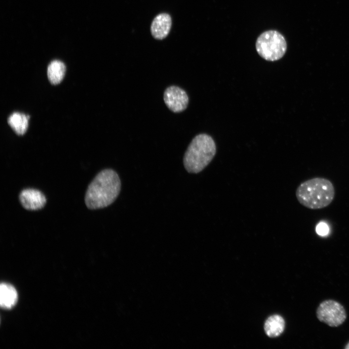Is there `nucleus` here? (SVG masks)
Segmentation results:
<instances>
[{
  "mask_svg": "<svg viewBox=\"0 0 349 349\" xmlns=\"http://www.w3.org/2000/svg\"><path fill=\"white\" fill-rule=\"evenodd\" d=\"M120 189L121 181L117 174L112 169L103 170L89 185L85 203L90 209L107 207L116 200Z\"/></svg>",
  "mask_w": 349,
  "mask_h": 349,
  "instance_id": "f257e3e1",
  "label": "nucleus"
},
{
  "mask_svg": "<svg viewBox=\"0 0 349 349\" xmlns=\"http://www.w3.org/2000/svg\"><path fill=\"white\" fill-rule=\"evenodd\" d=\"M257 52L264 59L275 61L281 59L285 54L287 44L284 36L275 30L262 32L257 37L255 43Z\"/></svg>",
  "mask_w": 349,
  "mask_h": 349,
  "instance_id": "20e7f679",
  "label": "nucleus"
},
{
  "mask_svg": "<svg viewBox=\"0 0 349 349\" xmlns=\"http://www.w3.org/2000/svg\"><path fill=\"white\" fill-rule=\"evenodd\" d=\"M345 349H349V342L347 344L346 346L345 347Z\"/></svg>",
  "mask_w": 349,
  "mask_h": 349,
  "instance_id": "4468645a",
  "label": "nucleus"
},
{
  "mask_svg": "<svg viewBox=\"0 0 349 349\" xmlns=\"http://www.w3.org/2000/svg\"><path fill=\"white\" fill-rule=\"evenodd\" d=\"M65 65L61 61L51 62L48 67V77L52 84H59L63 79L65 73Z\"/></svg>",
  "mask_w": 349,
  "mask_h": 349,
  "instance_id": "f8f14e48",
  "label": "nucleus"
},
{
  "mask_svg": "<svg viewBox=\"0 0 349 349\" xmlns=\"http://www.w3.org/2000/svg\"><path fill=\"white\" fill-rule=\"evenodd\" d=\"M29 116L19 112H14L8 118V123L14 131L19 135L27 131Z\"/></svg>",
  "mask_w": 349,
  "mask_h": 349,
  "instance_id": "9b49d317",
  "label": "nucleus"
},
{
  "mask_svg": "<svg viewBox=\"0 0 349 349\" xmlns=\"http://www.w3.org/2000/svg\"><path fill=\"white\" fill-rule=\"evenodd\" d=\"M316 314L319 321L333 327L341 325L347 317L343 305L332 300L321 302L317 308Z\"/></svg>",
  "mask_w": 349,
  "mask_h": 349,
  "instance_id": "39448f33",
  "label": "nucleus"
},
{
  "mask_svg": "<svg viewBox=\"0 0 349 349\" xmlns=\"http://www.w3.org/2000/svg\"><path fill=\"white\" fill-rule=\"evenodd\" d=\"M163 99L168 109L175 113L184 111L189 103V97L186 91L175 85L169 86L165 89Z\"/></svg>",
  "mask_w": 349,
  "mask_h": 349,
  "instance_id": "423d86ee",
  "label": "nucleus"
},
{
  "mask_svg": "<svg viewBox=\"0 0 349 349\" xmlns=\"http://www.w3.org/2000/svg\"><path fill=\"white\" fill-rule=\"evenodd\" d=\"M19 199L22 206L27 210H37L42 208L46 203V198L40 190L28 188L23 190Z\"/></svg>",
  "mask_w": 349,
  "mask_h": 349,
  "instance_id": "0eeeda50",
  "label": "nucleus"
},
{
  "mask_svg": "<svg viewBox=\"0 0 349 349\" xmlns=\"http://www.w3.org/2000/svg\"><path fill=\"white\" fill-rule=\"evenodd\" d=\"M317 233L321 236H326L329 231L327 224L323 222L318 223L316 227Z\"/></svg>",
  "mask_w": 349,
  "mask_h": 349,
  "instance_id": "ddd939ff",
  "label": "nucleus"
},
{
  "mask_svg": "<svg viewBox=\"0 0 349 349\" xmlns=\"http://www.w3.org/2000/svg\"><path fill=\"white\" fill-rule=\"evenodd\" d=\"M216 153V144L210 136L205 133L196 135L184 156L183 163L186 170L190 173L200 172L209 164Z\"/></svg>",
  "mask_w": 349,
  "mask_h": 349,
  "instance_id": "7ed1b4c3",
  "label": "nucleus"
},
{
  "mask_svg": "<svg viewBox=\"0 0 349 349\" xmlns=\"http://www.w3.org/2000/svg\"><path fill=\"white\" fill-rule=\"evenodd\" d=\"M335 190L329 179L314 177L302 182L297 188L296 196L303 206L318 209L328 206L333 201Z\"/></svg>",
  "mask_w": 349,
  "mask_h": 349,
  "instance_id": "f03ea898",
  "label": "nucleus"
},
{
  "mask_svg": "<svg viewBox=\"0 0 349 349\" xmlns=\"http://www.w3.org/2000/svg\"><path fill=\"white\" fill-rule=\"evenodd\" d=\"M17 293L14 286L12 285L2 283L0 286V304L2 308L10 309L17 302Z\"/></svg>",
  "mask_w": 349,
  "mask_h": 349,
  "instance_id": "1a4fd4ad",
  "label": "nucleus"
},
{
  "mask_svg": "<svg viewBox=\"0 0 349 349\" xmlns=\"http://www.w3.org/2000/svg\"><path fill=\"white\" fill-rule=\"evenodd\" d=\"M285 322L280 315H274L270 317L265 321L264 330L266 334L270 337L279 336L284 332Z\"/></svg>",
  "mask_w": 349,
  "mask_h": 349,
  "instance_id": "9d476101",
  "label": "nucleus"
},
{
  "mask_svg": "<svg viewBox=\"0 0 349 349\" xmlns=\"http://www.w3.org/2000/svg\"><path fill=\"white\" fill-rule=\"evenodd\" d=\"M172 25L170 16L167 13H161L157 16L151 25V32L157 39H163L169 33Z\"/></svg>",
  "mask_w": 349,
  "mask_h": 349,
  "instance_id": "6e6552de",
  "label": "nucleus"
}]
</instances>
